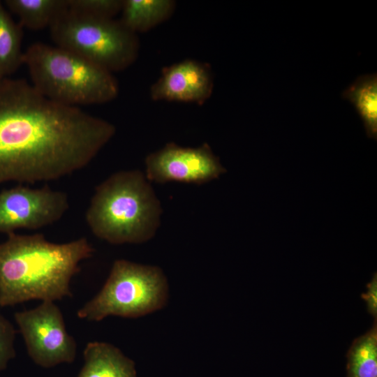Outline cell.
<instances>
[{
  "instance_id": "1",
  "label": "cell",
  "mask_w": 377,
  "mask_h": 377,
  "mask_svg": "<svg viewBox=\"0 0 377 377\" xmlns=\"http://www.w3.org/2000/svg\"><path fill=\"white\" fill-rule=\"evenodd\" d=\"M116 132L109 121L54 102L22 79L0 82V184L59 179L96 157Z\"/></svg>"
},
{
  "instance_id": "2",
  "label": "cell",
  "mask_w": 377,
  "mask_h": 377,
  "mask_svg": "<svg viewBox=\"0 0 377 377\" xmlns=\"http://www.w3.org/2000/svg\"><path fill=\"white\" fill-rule=\"evenodd\" d=\"M94 252L85 237L57 244L42 234H8L0 244V306L72 297L71 280Z\"/></svg>"
},
{
  "instance_id": "3",
  "label": "cell",
  "mask_w": 377,
  "mask_h": 377,
  "mask_svg": "<svg viewBox=\"0 0 377 377\" xmlns=\"http://www.w3.org/2000/svg\"><path fill=\"white\" fill-rule=\"evenodd\" d=\"M161 213V202L145 174L121 170L96 187L85 219L92 233L108 243L140 244L154 236Z\"/></svg>"
},
{
  "instance_id": "4",
  "label": "cell",
  "mask_w": 377,
  "mask_h": 377,
  "mask_svg": "<svg viewBox=\"0 0 377 377\" xmlns=\"http://www.w3.org/2000/svg\"><path fill=\"white\" fill-rule=\"evenodd\" d=\"M32 86L62 105L101 104L114 100L119 85L112 73L58 45L35 43L24 52Z\"/></svg>"
},
{
  "instance_id": "5",
  "label": "cell",
  "mask_w": 377,
  "mask_h": 377,
  "mask_svg": "<svg viewBox=\"0 0 377 377\" xmlns=\"http://www.w3.org/2000/svg\"><path fill=\"white\" fill-rule=\"evenodd\" d=\"M168 295L167 279L160 267L117 260L103 288L77 316L89 321L109 316L138 318L163 307Z\"/></svg>"
},
{
  "instance_id": "6",
  "label": "cell",
  "mask_w": 377,
  "mask_h": 377,
  "mask_svg": "<svg viewBox=\"0 0 377 377\" xmlns=\"http://www.w3.org/2000/svg\"><path fill=\"white\" fill-rule=\"evenodd\" d=\"M56 45L71 50L112 73L137 59V34L119 20L89 16L66 8L50 27Z\"/></svg>"
},
{
  "instance_id": "7",
  "label": "cell",
  "mask_w": 377,
  "mask_h": 377,
  "mask_svg": "<svg viewBox=\"0 0 377 377\" xmlns=\"http://www.w3.org/2000/svg\"><path fill=\"white\" fill-rule=\"evenodd\" d=\"M14 317L35 364L51 368L75 360L76 341L68 333L62 313L54 302H42L34 309L16 312Z\"/></svg>"
},
{
  "instance_id": "8",
  "label": "cell",
  "mask_w": 377,
  "mask_h": 377,
  "mask_svg": "<svg viewBox=\"0 0 377 377\" xmlns=\"http://www.w3.org/2000/svg\"><path fill=\"white\" fill-rule=\"evenodd\" d=\"M69 207L68 195L48 186H17L0 191V233L36 230L59 221Z\"/></svg>"
},
{
  "instance_id": "9",
  "label": "cell",
  "mask_w": 377,
  "mask_h": 377,
  "mask_svg": "<svg viewBox=\"0 0 377 377\" xmlns=\"http://www.w3.org/2000/svg\"><path fill=\"white\" fill-rule=\"evenodd\" d=\"M145 163L147 180L160 184L176 182L202 184L226 172L207 143L198 147H184L169 142L148 154Z\"/></svg>"
},
{
  "instance_id": "10",
  "label": "cell",
  "mask_w": 377,
  "mask_h": 377,
  "mask_svg": "<svg viewBox=\"0 0 377 377\" xmlns=\"http://www.w3.org/2000/svg\"><path fill=\"white\" fill-rule=\"evenodd\" d=\"M213 75L209 64L186 59L162 69L150 88L155 101H177L203 104L212 95Z\"/></svg>"
},
{
  "instance_id": "11",
  "label": "cell",
  "mask_w": 377,
  "mask_h": 377,
  "mask_svg": "<svg viewBox=\"0 0 377 377\" xmlns=\"http://www.w3.org/2000/svg\"><path fill=\"white\" fill-rule=\"evenodd\" d=\"M83 356L84 365L77 377H137L134 361L110 343L89 342Z\"/></svg>"
},
{
  "instance_id": "12",
  "label": "cell",
  "mask_w": 377,
  "mask_h": 377,
  "mask_svg": "<svg viewBox=\"0 0 377 377\" xmlns=\"http://www.w3.org/2000/svg\"><path fill=\"white\" fill-rule=\"evenodd\" d=\"M175 6L172 0H123L119 20L131 31L143 33L168 20Z\"/></svg>"
},
{
  "instance_id": "13",
  "label": "cell",
  "mask_w": 377,
  "mask_h": 377,
  "mask_svg": "<svg viewBox=\"0 0 377 377\" xmlns=\"http://www.w3.org/2000/svg\"><path fill=\"white\" fill-rule=\"evenodd\" d=\"M342 96L349 101L360 116L369 138L377 137V76L367 74L358 77Z\"/></svg>"
},
{
  "instance_id": "14",
  "label": "cell",
  "mask_w": 377,
  "mask_h": 377,
  "mask_svg": "<svg viewBox=\"0 0 377 377\" xmlns=\"http://www.w3.org/2000/svg\"><path fill=\"white\" fill-rule=\"evenodd\" d=\"M3 3L22 27L32 30L50 28L67 8L66 0H6Z\"/></svg>"
},
{
  "instance_id": "15",
  "label": "cell",
  "mask_w": 377,
  "mask_h": 377,
  "mask_svg": "<svg viewBox=\"0 0 377 377\" xmlns=\"http://www.w3.org/2000/svg\"><path fill=\"white\" fill-rule=\"evenodd\" d=\"M22 27L13 20L0 1V75L3 78L23 64Z\"/></svg>"
},
{
  "instance_id": "16",
  "label": "cell",
  "mask_w": 377,
  "mask_h": 377,
  "mask_svg": "<svg viewBox=\"0 0 377 377\" xmlns=\"http://www.w3.org/2000/svg\"><path fill=\"white\" fill-rule=\"evenodd\" d=\"M347 377H377L376 323L353 342L347 354Z\"/></svg>"
},
{
  "instance_id": "17",
  "label": "cell",
  "mask_w": 377,
  "mask_h": 377,
  "mask_svg": "<svg viewBox=\"0 0 377 377\" xmlns=\"http://www.w3.org/2000/svg\"><path fill=\"white\" fill-rule=\"evenodd\" d=\"M67 9L103 18H114L121 13L123 0H66Z\"/></svg>"
},
{
  "instance_id": "18",
  "label": "cell",
  "mask_w": 377,
  "mask_h": 377,
  "mask_svg": "<svg viewBox=\"0 0 377 377\" xmlns=\"http://www.w3.org/2000/svg\"><path fill=\"white\" fill-rule=\"evenodd\" d=\"M16 331L12 323L0 314V373L15 357V339Z\"/></svg>"
},
{
  "instance_id": "19",
  "label": "cell",
  "mask_w": 377,
  "mask_h": 377,
  "mask_svg": "<svg viewBox=\"0 0 377 377\" xmlns=\"http://www.w3.org/2000/svg\"><path fill=\"white\" fill-rule=\"evenodd\" d=\"M367 291L362 295L367 303L368 312L376 319L377 315V275L376 273L367 285Z\"/></svg>"
},
{
  "instance_id": "20",
  "label": "cell",
  "mask_w": 377,
  "mask_h": 377,
  "mask_svg": "<svg viewBox=\"0 0 377 377\" xmlns=\"http://www.w3.org/2000/svg\"><path fill=\"white\" fill-rule=\"evenodd\" d=\"M3 78L0 75V82L3 80Z\"/></svg>"
}]
</instances>
